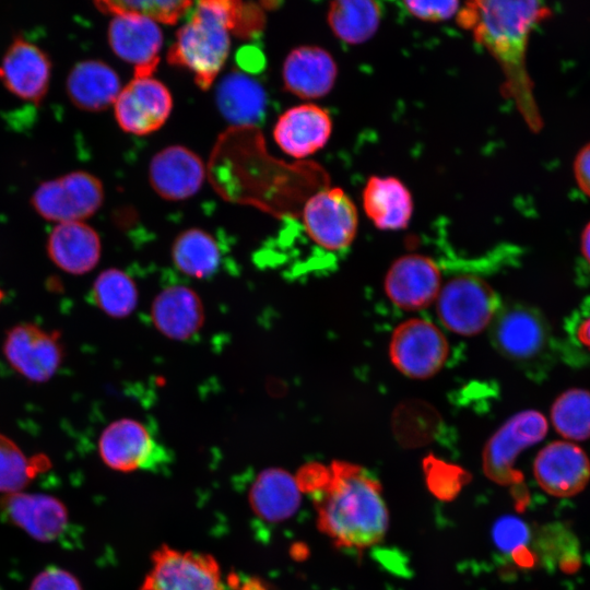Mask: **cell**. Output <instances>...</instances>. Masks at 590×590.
Wrapping results in <instances>:
<instances>
[{
	"label": "cell",
	"instance_id": "277c9868",
	"mask_svg": "<svg viewBox=\"0 0 590 590\" xmlns=\"http://www.w3.org/2000/svg\"><path fill=\"white\" fill-rule=\"evenodd\" d=\"M489 335L500 355L533 377H541L553 364L555 340L550 323L533 306H502L491 322Z\"/></svg>",
	"mask_w": 590,
	"mask_h": 590
},
{
	"label": "cell",
	"instance_id": "836d02e7",
	"mask_svg": "<svg viewBox=\"0 0 590 590\" xmlns=\"http://www.w3.org/2000/svg\"><path fill=\"white\" fill-rule=\"evenodd\" d=\"M426 480L430 491L442 499L452 498L465 481L462 469L429 456L424 461Z\"/></svg>",
	"mask_w": 590,
	"mask_h": 590
},
{
	"label": "cell",
	"instance_id": "8d00e7d4",
	"mask_svg": "<svg viewBox=\"0 0 590 590\" xmlns=\"http://www.w3.org/2000/svg\"><path fill=\"white\" fill-rule=\"evenodd\" d=\"M405 10L414 17L426 22H442L456 15L459 1H404Z\"/></svg>",
	"mask_w": 590,
	"mask_h": 590
},
{
	"label": "cell",
	"instance_id": "ffe728a7",
	"mask_svg": "<svg viewBox=\"0 0 590 590\" xmlns=\"http://www.w3.org/2000/svg\"><path fill=\"white\" fill-rule=\"evenodd\" d=\"M205 176L201 158L189 149L173 145L157 152L150 162L149 179L165 200L180 201L199 191Z\"/></svg>",
	"mask_w": 590,
	"mask_h": 590
},
{
	"label": "cell",
	"instance_id": "44dd1931",
	"mask_svg": "<svg viewBox=\"0 0 590 590\" xmlns=\"http://www.w3.org/2000/svg\"><path fill=\"white\" fill-rule=\"evenodd\" d=\"M337 76L338 66L334 58L319 46L296 47L283 63L285 90L304 99H316L329 94Z\"/></svg>",
	"mask_w": 590,
	"mask_h": 590
},
{
	"label": "cell",
	"instance_id": "7402d4cb",
	"mask_svg": "<svg viewBox=\"0 0 590 590\" xmlns=\"http://www.w3.org/2000/svg\"><path fill=\"white\" fill-rule=\"evenodd\" d=\"M50 261L61 271L82 275L91 272L102 255L97 232L85 222L55 224L46 240Z\"/></svg>",
	"mask_w": 590,
	"mask_h": 590
},
{
	"label": "cell",
	"instance_id": "7c38bea8",
	"mask_svg": "<svg viewBox=\"0 0 590 590\" xmlns=\"http://www.w3.org/2000/svg\"><path fill=\"white\" fill-rule=\"evenodd\" d=\"M449 353L446 337L430 321L413 318L393 331L389 355L392 364L411 378H428L444 366Z\"/></svg>",
	"mask_w": 590,
	"mask_h": 590
},
{
	"label": "cell",
	"instance_id": "f35d334b",
	"mask_svg": "<svg viewBox=\"0 0 590 590\" xmlns=\"http://www.w3.org/2000/svg\"><path fill=\"white\" fill-rule=\"evenodd\" d=\"M574 337L579 346L590 351V316H586L576 323Z\"/></svg>",
	"mask_w": 590,
	"mask_h": 590
},
{
	"label": "cell",
	"instance_id": "4316f807",
	"mask_svg": "<svg viewBox=\"0 0 590 590\" xmlns=\"http://www.w3.org/2000/svg\"><path fill=\"white\" fill-rule=\"evenodd\" d=\"M250 505L260 518L278 522L292 517L300 504V488L296 477L282 469L262 471L255 480Z\"/></svg>",
	"mask_w": 590,
	"mask_h": 590
},
{
	"label": "cell",
	"instance_id": "603a6c76",
	"mask_svg": "<svg viewBox=\"0 0 590 590\" xmlns=\"http://www.w3.org/2000/svg\"><path fill=\"white\" fill-rule=\"evenodd\" d=\"M151 320L158 332L170 340L192 339L204 322V310L198 294L185 285L162 290L151 306Z\"/></svg>",
	"mask_w": 590,
	"mask_h": 590
},
{
	"label": "cell",
	"instance_id": "5b68a950",
	"mask_svg": "<svg viewBox=\"0 0 590 590\" xmlns=\"http://www.w3.org/2000/svg\"><path fill=\"white\" fill-rule=\"evenodd\" d=\"M547 428V421L540 412L522 411L506 421L483 449L484 473L495 483L510 487L518 508L527 505L529 495L523 475L514 464L524 449L545 437Z\"/></svg>",
	"mask_w": 590,
	"mask_h": 590
},
{
	"label": "cell",
	"instance_id": "8fae6325",
	"mask_svg": "<svg viewBox=\"0 0 590 590\" xmlns=\"http://www.w3.org/2000/svg\"><path fill=\"white\" fill-rule=\"evenodd\" d=\"M303 223L316 245L329 251H340L350 247L356 236L357 209L342 188H324L306 201Z\"/></svg>",
	"mask_w": 590,
	"mask_h": 590
},
{
	"label": "cell",
	"instance_id": "3957f363",
	"mask_svg": "<svg viewBox=\"0 0 590 590\" xmlns=\"http://www.w3.org/2000/svg\"><path fill=\"white\" fill-rule=\"evenodd\" d=\"M239 1L203 0L177 33L167 52L170 64L189 70L196 84L208 90L223 68L235 32Z\"/></svg>",
	"mask_w": 590,
	"mask_h": 590
},
{
	"label": "cell",
	"instance_id": "83f0119b",
	"mask_svg": "<svg viewBox=\"0 0 590 590\" xmlns=\"http://www.w3.org/2000/svg\"><path fill=\"white\" fill-rule=\"evenodd\" d=\"M382 8L371 0H338L330 3L327 14L332 33L347 45L369 40L379 28Z\"/></svg>",
	"mask_w": 590,
	"mask_h": 590
},
{
	"label": "cell",
	"instance_id": "ab89813d",
	"mask_svg": "<svg viewBox=\"0 0 590 590\" xmlns=\"http://www.w3.org/2000/svg\"><path fill=\"white\" fill-rule=\"evenodd\" d=\"M581 251L585 259L590 264V223L585 227L581 235Z\"/></svg>",
	"mask_w": 590,
	"mask_h": 590
},
{
	"label": "cell",
	"instance_id": "ac0fdd59",
	"mask_svg": "<svg viewBox=\"0 0 590 590\" xmlns=\"http://www.w3.org/2000/svg\"><path fill=\"white\" fill-rule=\"evenodd\" d=\"M441 276L434 260L422 255H405L389 268L385 291L391 302L406 310L428 307L441 290Z\"/></svg>",
	"mask_w": 590,
	"mask_h": 590
},
{
	"label": "cell",
	"instance_id": "1f68e13d",
	"mask_svg": "<svg viewBox=\"0 0 590 590\" xmlns=\"http://www.w3.org/2000/svg\"><path fill=\"white\" fill-rule=\"evenodd\" d=\"M99 11L116 14H134L154 22L174 25L190 9L191 1H98Z\"/></svg>",
	"mask_w": 590,
	"mask_h": 590
},
{
	"label": "cell",
	"instance_id": "9a60e30c",
	"mask_svg": "<svg viewBox=\"0 0 590 590\" xmlns=\"http://www.w3.org/2000/svg\"><path fill=\"white\" fill-rule=\"evenodd\" d=\"M0 516L43 543L60 538L69 524V511L63 502L45 493L21 491L3 495Z\"/></svg>",
	"mask_w": 590,
	"mask_h": 590
},
{
	"label": "cell",
	"instance_id": "74e56055",
	"mask_svg": "<svg viewBox=\"0 0 590 590\" xmlns=\"http://www.w3.org/2000/svg\"><path fill=\"white\" fill-rule=\"evenodd\" d=\"M574 172L579 188L590 197V143L577 154Z\"/></svg>",
	"mask_w": 590,
	"mask_h": 590
},
{
	"label": "cell",
	"instance_id": "5bb4252c",
	"mask_svg": "<svg viewBox=\"0 0 590 590\" xmlns=\"http://www.w3.org/2000/svg\"><path fill=\"white\" fill-rule=\"evenodd\" d=\"M52 64L48 54L28 39L16 36L0 60V82L14 96L39 103L50 85Z\"/></svg>",
	"mask_w": 590,
	"mask_h": 590
},
{
	"label": "cell",
	"instance_id": "d6986e66",
	"mask_svg": "<svg viewBox=\"0 0 590 590\" xmlns=\"http://www.w3.org/2000/svg\"><path fill=\"white\" fill-rule=\"evenodd\" d=\"M332 133V119L324 108L311 103L283 113L273 129L280 149L294 158H304L321 150Z\"/></svg>",
	"mask_w": 590,
	"mask_h": 590
},
{
	"label": "cell",
	"instance_id": "2e32d148",
	"mask_svg": "<svg viewBox=\"0 0 590 590\" xmlns=\"http://www.w3.org/2000/svg\"><path fill=\"white\" fill-rule=\"evenodd\" d=\"M534 477L540 487L554 497H571L585 489L590 481V460L571 441L547 444L536 455Z\"/></svg>",
	"mask_w": 590,
	"mask_h": 590
},
{
	"label": "cell",
	"instance_id": "f1b7e54d",
	"mask_svg": "<svg viewBox=\"0 0 590 590\" xmlns=\"http://www.w3.org/2000/svg\"><path fill=\"white\" fill-rule=\"evenodd\" d=\"M177 270L193 279L214 275L222 263V250L217 239L204 229L188 228L180 233L172 248Z\"/></svg>",
	"mask_w": 590,
	"mask_h": 590
},
{
	"label": "cell",
	"instance_id": "d590c367",
	"mask_svg": "<svg viewBox=\"0 0 590 590\" xmlns=\"http://www.w3.org/2000/svg\"><path fill=\"white\" fill-rule=\"evenodd\" d=\"M28 590H83V588L71 571L58 566H49L33 578Z\"/></svg>",
	"mask_w": 590,
	"mask_h": 590
},
{
	"label": "cell",
	"instance_id": "8992f818",
	"mask_svg": "<svg viewBox=\"0 0 590 590\" xmlns=\"http://www.w3.org/2000/svg\"><path fill=\"white\" fill-rule=\"evenodd\" d=\"M104 201L102 181L85 170H73L46 180L34 190L31 204L35 212L55 224L85 222Z\"/></svg>",
	"mask_w": 590,
	"mask_h": 590
},
{
	"label": "cell",
	"instance_id": "e575fe53",
	"mask_svg": "<svg viewBox=\"0 0 590 590\" xmlns=\"http://www.w3.org/2000/svg\"><path fill=\"white\" fill-rule=\"evenodd\" d=\"M492 536L499 551L526 559L522 551L529 541V530L521 519L514 516L499 518L493 527Z\"/></svg>",
	"mask_w": 590,
	"mask_h": 590
},
{
	"label": "cell",
	"instance_id": "cb8c5ba5",
	"mask_svg": "<svg viewBox=\"0 0 590 590\" xmlns=\"http://www.w3.org/2000/svg\"><path fill=\"white\" fill-rule=\"evenodd\" d=\"M362 201L365 214L379 229L405 228L413 214L410 190L392 176H370L363 189Z\"/></svg>",
	"mask_w": 590,
	"mask_h": 590
},
{
	"label": "cell",
	"instance_id": "60d3db41",
	"mask_svg": "<svg viewBox=\"0 0 590 590\" xmlns=\"http://www.w3.org/2000/svg\"><path fill=\"white\" fill-rule=\"evenodd\" d=\"M241 590H266V588L260 582L251 580L250 582L244 583Z\"/></svg>",
	"mask_w": 590,
	"mask_h": 590
},
{
	"label": "cell",
	"instance_id": "30bf717a",
	"mask_svg": "<svg viewBox=\"0 0 590 590\" xmlns=\"http://www.w3.org/2000/svg\"><path fill=\"white\" fill-rule=\"evenodd\" d=\"M2 353L16 374L35 384L50 380L64 358L60 333L32 322L17 323L7 331Z\"/></svg>",
	"mask_w": 590,
	"mask_h": 590
},
{
	"label": "cell",
	"instance_id": "4dcf8cb0",
	"mask_svg": "<svg viewBox=\"0 0 590 590\" xmlns=\"http://www.w3.org/2000/svg\"><path fill=\"white\" fill-rule=\"evenodd\" d=\"M551 420L555 430L568 440L590 438V391L573 388L554 401Z\"/></svg>",
	"mask_w": 590,
	"mask_h": 590
},
{
	"label": "cell",
	"instance_id": "d4e9b609",
	"mask_svg": "<svg viewBox=\"0 0 590 590\" xmlns=\"http://www.w3.org/2000/svg\"><path fill=\"white\" fill-rule=\"evenodd\" d=\"M66 90L71 103L86 111H101L114 105L121 91L117 72L101 60H83L70 70Z\"/></svg>",
	"mask_w": 590,
	"mask_h": 590
},
{
	"label": "cell",
	"instance_id": "e0dca14e",
	"mask_svg": "<svg viewBox=\"0 0 590 590\" xmlns=\"http://www.w3.org/2000/svg\"><path fill=\"white\" fill-rule=\"evenodd\" d=\"M107 39L115 55L133 66L134 76H152L163 46L156 22L134 14L111 15Z\"/></svg>",
	"mask_w": 590,
	"mask_h": 590
},
{
	"label": "cell",
	"instance_id": "7a4b0ae2",
	"mask_svg": "<svg viewBox=\"0 0 590 590\" xmlns=\"http://www.w3.org/2000/svg\"><path fill=\"white\" fill-rule=\"evenodd\" d=\"M314 498L317 526L335 546L362 551L385 536L389 515L381 486L362 467L333 461L328 483Z\"/></svg>",
	"mask_w": 590,
	"mask_h": 590
},
{
	"label": "cell",
	"instance_id": "9c48e42d",
	"mask_svg": "<svg viewBox=\"0 0 590 590\" xmlns=\"http://www.w3.org/2000/svg\"><path fill=\"white\" fill-rule=\"evenodd\" d=\"M140 590H225L220 564L210 554L162 545Z\"/></svg>",
	"mask_w": 590,
	"mask_h": 590
},
{
	"label": "cell",
	"instance_id": "ba28073f",
	"mask_svg": "<svg viewBox=\"0 0 590 590\" xmlns=\"http://www.w3.org/2000/svg\"><path fill=\"white\" fill-rule=\"evenodd\" d=\"M98 453L117 472L157 471L170 462V455L148 426L133 418H119L99 435Z\"/></svg>",
	"mask_w": 590,
	"mask_h": 590
},
{
	"label": "cell",
	"instance_id": "4fadbf2b",
	"mask_svg": "<svg viewBox=\"0 0 590 590\" xmlns=\"http://www.w3.org/2000/svg\"><path fill=\"white\" fill-rule=\"evenodd\" d=\"M113 106L116 121L123 131L144 135L166 122L173 98L166 85L153 76H133L121 87Z\"/></svg>",
	"mask_w": 590,
	"mask_h": 590
},
{
	"label": "cell",
	"instance_id": "52a82bcc",
	"mask_svg": "<svg viewBox=\"0 0 590 590\" xmlns=\"http://www.w3.org/2000/svg\"><path fill=\"white\" fill-rule=\"evenodd\" d=\"M437 298V314L442 324L462 335L483 331L502 307L491 285L469 274L448 281Z\"/></svg>",
	"mask_w": 590,
	"mask_h": 590
},
{
	"label": "cell",
	"instance_id": "484cf974",
	"mask_svg": "<svg viewBox=\"0 0 590 590\" xmlns=\"http://www.w3.org/2000/svg\"><path fill=\"white\" fill-rule=\"evenodd\" d=\"M216 104L228 122L252 126L266 116L267 94L256 79L233 70L217 85Z\"/></svg>",
	"mask_w": 590,
	"mask_h": 590
},
{
	"label": "cell",
	"instance_id": "f546056e",
	"mask_svg": "<svg viewBox=\"0 0 590 590\" xmlns=\"http://www.w3.org/2000/svg\"><path fill=\"white\" fill-rule=\"evenodd\" d=\"M90 297L105 315L125 318L135 309L139 293L134 281L127 272L109 268L96 276Z\"/></svg>",
	"mask_w": 590,
	"mask_h": 590
},
{
	"label": "cell",
	"instance_id": "6da1fadb",
	"mask_svg": "<svg viewBox=\"0 0 590 590\" xmlns=\"http://www.w3.org/2000/svg\"><path fill=\"white\" fill-rule=\"evenodd\" d=\"M550 15V8L540 1L503 0L470 1L457 13L458 24L470 30L475 42L498 62L505 78V94L535 132L542 128V118L526 56L532 30Z\"/></svg>",
	"mask_w": 590,
	"mask_h": 590
},
{
	"label": "cell",
	"instance_id": "d6a6232c",
	"mask_svg": "<svg viewBox=\"0 0 590 590\" xmlns=\"http://www.w3.org/2000/svg\"><path fill=\"white\" fill-rule=\"evenodd\" d=\"M32 463L10 437L0 433V493L23 491L33 477Z\"/></svg>",
	"mask_w": 590,
	"mask_h": 590
}]
</instances>
